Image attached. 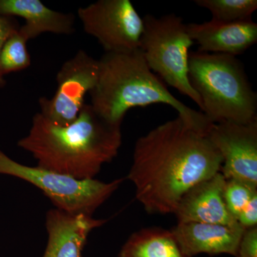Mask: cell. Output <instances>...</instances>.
<instances>
[{
  "label": "cell",
  "mask_w": 257,
  "mask_h": 257,
  "mask_svg": "<svg viewBox=\"0 0 257 257\" xmlns=\"http://www.w3.org/2000/svg\"><path fill=\"white\" fill-rule=\"evenodd\" d=\"M208 131L177 116L137 140L126 178L147 212L174 214L189 189L221 172L222 157Z\"/></svg>",
  "instance_id": "6da1fadb"
},
{
  "label": "cell",
  "mask_w": 257,
  "mask_h": 257,
  "mask_svg": "<svg viewBox=\"0 0 257 257\" xmlns=\"http://www.w3.org/2000/svg\"><path fill=\"white\" fill-rule=\"evenodd\" d=\"M244 229L239 224L224 225L178 222L172 231L181 249L188 257L199 253L236 257Z\"/></svg>",
  "instance_id": "7c38bea8"
},
{
  "label": "cell",
  "mask_w": 257,
  "mask_h": 257,
  "mask_svg": "<svg viewBox=\"0 0 257 257\" xmlns=\"http://www.w3.org/2000/svg\"><path fill=\"white\" fill-rule=\"evenodd\" d=\"M256 194V187L236 179H226L224 189L225 204L236 219Z\"/></svg>",
  "instance_id": "ac0fdd59"
},
{
  "label": "cell",
  "mask_w": 257,
  "mask_h": 257,
  "mask_svg": "<svg viewBox=\"0 0 257 257\" xmlns=\"http://www.w3.org/2000/svg\"><path fill=\"white\" fill-rule=\"evenodd\" d=\"M238 223L244 229H251L257 226V194H254L251 200L243 208L237 216Z\"/></svg>",
  "instance_id": "44dd1931"
},
{
  "label": "cell",
  "mask_w": 257,
  "mask_h": 257,
  "mask_svg": "<svg viewBox=\"0 0 257 257\" xmlns=\"http://www.w3.org/2000/svg\"><path fill=\"white\" fill-rule=\"evenodd\" d=\"M189 36L199 45L198 52L241 55L257 42V24L252 20L236 23L214 20L187 25Z\"/></svg>",
  "instance_id": "4fadbf2b"
},
{
  "label": "cell",
  "mask_w": 257,
  "mask_h": 257,
  "mask_svg": "<svg viewBox=\"0 0 257 257\" xmlns=\"http://www.w3.org/2000/svg\"><path fill=\"white\" fill-rule=\"evenodd\" d=\"M208 137L222 157L221 173L257 188V120L211 125Z\"/></svg>",
  "instance_id": "9c48e42d"
},
{
  "label": "cell",
  "mask_w": 257,
  "mask_h": 257,
  "mask_svg": "<svg viewBox=\"0 0 257 257\" xmlns=\"http://www.w3.org/2000/svg\"><path fill=\"white\" fill-rule=\"evenodd\" d=\"M28 41L19 29L5 42L0 54V73L3 77L30 67L31 58L27 48Z\"/></svg>",
  "instance_id": "e0dca14e"
},
{
  "label": "cell",
  "mask_w": 257,
  "mask_h": 257,
  "mask_svg": "<svg viewBox=\"0 0 257 257\" xmlns=\"http://www.w3.org/2000/svg\"><path fill=\"white\" fill-rule=\"evenodd\" d=\"M99 60V77L89 92L91 106L108 124L121 127L127 111L154 104L172 106L188 124L209 130L211 124L202 111L175 97L148 67L140 48L105 52Z\"/></svg>",
  "instance_id": "3957f363"
},
{
  "label": "cell",
  "mask_w": 257,
  "mask_h": 257,
  "mask_svg": "<svg viewBox=\"0 0 257 257\" xmlns=\"http://www.w3.org/2000/svg\"><path fill=\"white\" fill-rule=\"evenodd\" d=\"M83 28L95 37L105 52L140 48L143 18L130 0H99L77 11Z\"/></svg>",
  "instance_id": "52a82bcc"
},
{
  "label": "cell",
  "mask_w": 257,
  "mask_h": 257,
  "mask_svg": "<svg viewBox=\"0 0 257 257\" xmlns=\"http://www.w3.org/2000/svg\"><path fill=\"white\" fill-rule=\"evenodd\" d=\"M106 222L87 214L50 209L45 221L48 239L42 257H83L89 234Z\"/></svg>",
  "instance_id": "30bf717a"
},
{
  "label": "cell",
  "mask_w": 257,
  "mask_h": 257,
  "mask_svg": "<svg viewBox=\"0 0 257 257\" xmlns=\"http://www.w3.org/2000/svg\"><path fill=\"white\" fill-rule=\"evenodd\" d=\"M225 182L224 176L218 172L189 189L179 201L174 213L178 222L237 224L225 204Z\"/></svg>",
  "instance_id": "8fae6325"
},
{
  "label": "cell",
  "mask_w": 257,
  "mask_h": 257,
  "mask_svg": "<svg viewBox=\"0 0 257 257\" xmlns=\"http://www.w3.org/2000/svg\"><path fill=\"white\" fill-rule=\"evenodd\" d=\"M194 3L210 12L211 20L220 23L252 20L257 10L256 0H194Z\"/></svg>",
  "instance_id": "2e32d148"
},
{
  "label": "cell",
  "mask_w": 257,
  "mask_h": 257,
  "mask_svg": "<svg viewBox=\"0 0 257 257\" xmlns=\"http://www.w3.org/2000/svg\"><path fill=\"white\" fill-rule=\"evenodd\" d=\"M119 257H188L172 231L145 228L133 233L123 245Z\"/></svg>",
  "instance_id": "9a60e30c"
},
{
  "label": "cell",
  "mask_w": 257,
  "mask_h": 257,
  "mask_svg": "<svg viewBox=\"0 0 257 257\" xmlns=\"http://www.w3.org/2000/svg\"><path fill=\"white\" fill-rule=\"evenodd\" d=\"M20 28L18 22L15 21L13 18L0 15V54L7 40ZM6 84V80L0 73V89L4 88Z\"/></svg>",
  "instance_id": "ffe728a7"
},
{
  "label": "cell",
  "mask_w": 257,
  "mask_h": 257,
  "mask_svg": "<svg viewBox=\"0 0 257 257\" xmlns=\"http://www.w3.org/2000/svg\"><path fill=\"white\" fill-rule=\"evenodd\" d=\"M98 77L99 60L79 50L59 70L54 96L39 99L40 114L58 126L70 124L82 110L86 94L95 87Z\"/></svg>",
  "instance_id": "ba28073f"
},
{
  "label": "cell",
  "mask_w": 257,
  "mask_h": 257,
  "mask_svg": "<svg viewBox=\"0 0 257 257\" xmlns=\"http://www.w3.org/2000/svg\"><path fill=\"white\" fill-rule=\"evenodd\" d=\"M236 257H257V226L244 230Z\"/></svg>",
  "instance_id": "d6986e66"
},
{
  "label": "cell",
  "mask_w": 257,
  "mask_h": 257,
  "mask_svg": "<svg viewBox=\"0 0 257 257\" xmlns=\"http://www.w3.org/2000/svg\"><path fill=\"white\" fill-rule=\"evenodd\" d=\"M144 30L140 49L152 72L165 84L188 96L199 106L202 103L189 79V48L194 45L181 17L175 14L143 18Z\"/></svg>",
  "instance_id": "5b68a950"
},
{
  "label": "cell",
  "mask_w": 257,
  "mask_h": 257,
  "mask_svg": "<svg viewBox=\"0 0 257 257\" xmlns=\"http://www.w3.org/2000/svg\"><path fill=\"white\" fill-rule=\"evenodd\" d=\"M0 15L23 18L26 23L20 31L28 40L47 32L69 35L75 31L73 14L55 11L40 0H0Z\"/></svg>",
  "instance_id": "5bb4252c"
},
{
  "label": "cell",
  "mask_w": 257,
  "mask_h": 257,
  "mask_svg": "<svg viewBox=\"0 0 257 257\" xmlns=\"http://www.w3.org/2000/svg\"><path fill=\"white\" fill-rule=\"evenodd\" d=\"M0 175L22 179L37 187L57 209L93 216L94 211L119 188L124 179L104 182L96 179L80 180L13 160L0 150Z\"/></svg>",
  "instance_id": "8992f818"
},
{
  "label": "cell",
  "mask_w": 257,
  "mask_h": 257,
  "mask_svg": "<svg viewBox=\"0 0 257 257\" xmlns=\"http://www.w3.org/2000/svg\"><path fill=\"white\" fill-rule=\"evenodd\" d=\"M121 127L108 124L91 104H84L73 122L58 126L40 112L18 146L31 154L38 167L72 178L95 179L103 166L117 156Z\"/></svg>",
  "instance_id": "7a4b0ae2"
},
{
  "label": "cell",
  "mask_w": 257,
  "mask_h": 257,
  "mask_svg": "<svg viewBox=\"0 0 257 257\" xmlns=\"http://www.w3.org/2000/svg\"><path fill=\"white\" fill-rule=\"evenodd\" d=\"M189 79L202 101L201 111L211 124L257 120L256 93L236 57L191 52Z\"/></svg>",
  "instance_id": "277c9868"
}]
</instances>
